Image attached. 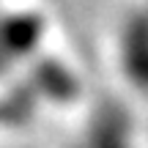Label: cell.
<instances>
[{
    "mask_svg": "<svg viewBox=\"0 0 148 148\" xmlns=\"http://www.w3.org/2000/svg\"><path fill=\"white\" fill-rule=\"evenodd\" d=\"M44 38V22L30 11L0 14V74L22 63Z\"/></svg>",
    "mask_w": 148,
    "mask_h": 148,
    "instance_id": "1",
    "label": "cell"
},
{
    "mask_svg": "<svg viewBox=\"0 0 148 148\" xmlns=\"http://www.w3.org/2000/svg\"><path fill=\"white\" fill-rule=\"evenodd\" d=\"M118 60L123 77L148 93V11H134L123 19L118 33Z\"/></svg>",
    "mask_w": 148,
    "mask_h": 148,
    "instance_id": "2",
    "label": "cell"
},
{
    "mask_svg": "<svg viewBox=\"0 0 148 148\" xmlns=\"http://www.w3.org/2000/svg\"><path fill=\"white\" fill-rule=\"evenodd\" d=\"M79 148H137L123 112H99L79 137Z\"/></svg>",
    "mask_w": 148,
    "mask_h": 148,
    "instance_id": "3",
    "label": "cell"
}]
</instances>
